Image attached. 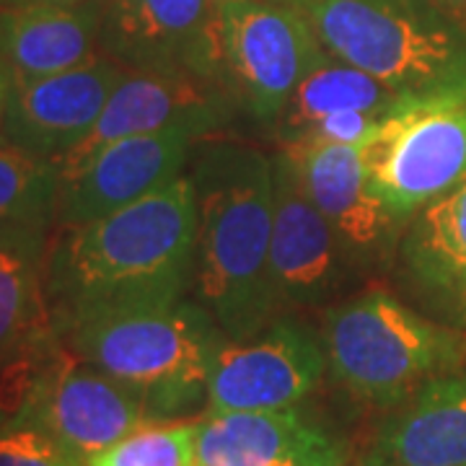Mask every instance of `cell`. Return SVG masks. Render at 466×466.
<instances>
[{"label": "cell", "instance_id": "obj_20", "mask_svg": "<svg viewBox=\"0 0 466 466\" xmlns=\"http://www.w3.org/2000/svg\"><path fill=\"white\" fill-rule=\"evenodd\" d=\"M404 104L407 101L389 91L381 81L324 50L300 78L272 133L283 143V148H290L327 116L348 112L391 116Z\"/></svg>", "mask_w": 466, "mask_h": 466}, {"label": "cell", "instance_id": "obj_16", "mask_svg": "<svg viewBox=\"0 0 466 466\" xmlns=\"http://www.w3.org/2000/svg\"><path fill=\"white\" fill-rule=\"evenodd\" d=\"M345 443L296 407L210 412L195 433V466H345Z\"/></svg>", "mask_w": 466, "mask_h": 466}, {"label": "cell", "instance_id": "obj_8", "mask_svg": "<svg viewBox=\"0 0 466 466\" xmlns=\"http://www.w3.org/2000/svg\"><path fill=\"white\" fill-rule=\"evenodd\" d=\"M368 187L401 220L466 177V94L407 101L363 146Z\"/></svg>", "mask_w": 466, "mask_h": 466}, {"label": "cell", "instance_id": "obj_11", "mask_svg": "<svg viewBox=\"0 0 466 466\" xmlns=\"http://www.w3.org/2000/svg\"><path fill=\"white\" fill-rule=\"evenodd\" d=\"M200 140L192 127L135 135L101 148L81 167L60 171L55 228L112 216L184 177Z\"/></svg>", "mask_w": 466, "mask_h": 466}, {"label": "cell", "instance_id": "obj_23", "mask_svg": "<svg viewBox=\"0 0 466 466\" xmlns=\"http://www.w3.org/2000/svg\"><path fill=\"white\" fill-rule=\"evenodd\" d=\"M198 422L153 420L91 456L86 466H195Z\"/></svg>", "mask_w": 466, "mask_h": 466}, {"label": "cell", "instance_id": "obj_18", "mask_svg": "<svg viewBox=\"0 0 466 466\" xmlns=\"http://www.w3.org/2000/svg\"><path fill=\"white\" fill-rule=\"evenodd\" d=\"M99 26V0L3 8L0 57L11 78L63 73L96 55Z\"/></svg>", "mask_w": 466, "mask_h": 466}, {"label": "cell", "instance_id": "obj_4", "mask_svg": "<svg viewBox=\"0 0 466 466\" xmlns=\"http://www.w3.org/2000/svg\"><path fill=\"white\" fill-rule=\"evenodd\" d=\"M321 47L404 101L466 94V26L435 0H306Z\"/></svg>", "mask_w": 466, "mask_h": 466}, {"label": "cell", "instance_id": "obj_2", "mask_svg": "<svg viewBox=\"0 0 466 466\" xmlns=\"http://www.w3.org/2000/svg\"><path fill=\"white\" fill-rule=\"evenodd\" d=\"M189 179L198 200L202 306L228 339H247L280 317L272 272V156L238 143L195 150Z\"/></svg>", "mask_w": 466, "mask_h": 466}, {"label": "cell", "instance_id": "obj_22", "mask_svg": "<svg viewBox=\"0 0 466 466\" xmlns=\"http://www.w3.org/2000/svg\"><path fill=\"white\" fill-rule=\"evenodd\" d=\"M45 257L0 244V370L57 339L42 283Z\"/></svg>", "mask_w": 466, "mask_h": 466}, {"label": "cell", "instance_id": "obj_19", "mask_svg": "<svg viewBox=\"0 0 466 466\" xmlns=\"http://www.w3.org/2000/svg\"><path fill=\"white\" fill-rule=\"evenodd\" d=\"M401 265L422 296L466 317V177L410 218Z\"/></svg>", "mask_w": 466, "mask_h": 466}, {"label": "cell", "instance_id": "obj_9", "mask_svg": "<svg viewBox=\"0 0 466 466\" xmlns=\"http://www.w3.org/2000/svg\"><path fill=\"white\" fill-rule=\"evenodd\" d=\"M327 370L324 342L293 314L275 317L247 339H226L208 379L210 412L299 407Z\"/></svg>", "mask_w": 466, "mask_h": 466}, {"label": "cell", "instance_id": "obj_13", "mask_svg": "<svg viewBox=\"0 0 466 466\" xmlns=\"http://www.w3.org/2000/svg\"><path fill=\"white\" fill-rule=\"evenodd\" d=\"M101 55L127 70L213 84L216 0H99Z\"/></svg>", "mask_w": 466, "mask_h": 466}, {"label": "cell", "instance_id": "obj_10", "mask_svg": "<svg viewBox=\"0 0 466 466\" xmlns=\"http://www.w3.org/2000/svg\"><path fill=\"white\" fill-rule=\"evenodd\" d=\"M272 244L269 272L280 314L314 309L339 293L358 267L319 213L288 150L272 156Z\"/></svg>", "mask_w": 466, "mask_h": 466}, {"label": "cell", "instance_id": "obj_5", "mask_svg": "<svg viewBox=\"0 0 466 466\" xmlns=\"http://www.w3.org/2000/svg\"><path fill=\"white\" fill-rule=\"evenodd\" d=\"M327 366L352 397L397 407L435 376L464 366L466 337L370 288L324 314Z\"/></svg>", "mask_w": 466, "mask_h": 466}, {"label": "cell", "instance_id": "obj_14", "mask_svg": "<svg viewBox=\"0 0 466 466\" xmlns=\"http://www.w3.org/2000/svg\"><path fill=\"white\" fill-rule=\"evenodd\" d=\"M236 116L231 101L213 84L187 73L127 70L99 119L76 148L57 161V171L81 167L94 153L135 135L192 127L202 137L226 127Z\"/></svg>", "mask_w": 466, "mask_h": 466}, {"label": "cell", "instance_id": "obj_24", "mask_svg": "<svg viewBox=\"0 0 466 466\" xmlns=\"http://www.w3.org/2000/svg\"><path fill=\"white\" fill-rule=\"evenodd\" d=\"M0 466H86V461L45 428L24 417L0 422Z\"/></svg>", "mask_w": 466, "mask_h": 466}, {"label": "cell", "instance_id": "obj_27", "mask_svg": "<svg viewBox=\"0 0 466 466\" xmlns=\"http://www.w3.org/2000/svg\"><path fill=\"white\" fill-rule=\"evenodd\" d=\"M45 3H78V0H0V8H21V5H45Z\"/></svg>", "mask_w": 466, "mask_h": 466}, {"label": "cell", "instance_id": "obj_12", "mask_svg": "<svg viewBox=\"0 0 466 466\" xmlns=\"http://www.w3.org/2000/svg\"><path fill=\"white\" fill-rule=\"evenodd\" d=\"M127 67L106 55L42 78H11L0 135L45 161H60L99 119Z\"/></svg>", "mask_w": 466, "mask_h": 466}, {"label": "cell", "instance_id": "obj_1", "mask_svg": "<svg viewBox=\"0 0 466 466\" xmlns=\"http://www.w3.org/2000/svg\"><path fill=\"white\" fill-rule=\"evenodd\" d=\"M198 272V200L189 174L112 216L55 228L42 265L52 329L91 314L171 306Z\"/></svg>", "mask_w": 466, "mask_h": 466}, {"label": "cell", "instance_id": "obj_7", "mask_svg": "<svg viewBox=\"0 0 466 466\" xmlns=\"http://www.w3.org/2000/svg\"><path fill=\"white\" fill-rule=\"evenodd\" d=\"M324 52L303 11L265 0H220L213 14V86L236 115L275 127Z\"/></svg>", "mask_w": 466, "mask_h": 466}, {"label": "cell", "instance_id": "obj_3", "mask_svg": "<svg viewBox=\"0 0 466 466\" xmlns=\"http://www.w3.org/2000/svg\"><path fill=\"white\" fill-rule=\"evenodd\" d=\"M81 360L135 391L150 420H174L208 400V379L228 339L202 303L91 314L55 329Z\"/></svg>", "mask_w": 466, "mask_h": 466}, {"label": "cell", "instance_id": "obj_17", "mask_svg": "<svg viewBox=\"0 0 466 466\" xmlns=\"http://www.w3.org/2000/svg\"><path fill=\"white\" fill-rule=\"evenodd\" d=\"M363 466H466V363L397 404L373 435Z\"/></svg>", "mask_w": 466, "mask_h": 466}, {"label": "cell", "instance_id": "obj_28", "mask_svg": "<svg viewBox=\"0 0 466 466\" xmlns=\"http://www.w3.org/2000/svg\"><path fill=\"white\" fill-rule=\"evenodd\" d=\"M216 3H220V0H216ZM265 3H280V5H293V8H303V3L306 0H265Z\"/></svg>", "mask_w": 466, "mask_h": 466}, {"label": "cell", "instance_id": "obj_25", "mask_svg": "<svg viewBox=\"0 0 466 466\" xmlns=\"http://www.w3.org/2000/svg\"><path fill=\"white\" fill-rule=\"evenodd\" d=\"M435 3L466 26V0H435Z\"/></svg>", "mask_w": 466, "mask_h": 466}, {"label": "cell", "instance_id": "obj_6", "mask_svg": "<svg viewBox=\"0 0 466 466\" xmlns=\"http://www.w3.org/2000/svg\"><path fill=\"white\" fill-rule=\"evenodd\" d=\"M0 410L45 428L84 461L153 422L140 397L52 339L3 370Z\"/></svg>", "mask_w": 466, "mask_h": 466}, {"label": "cell", "instance_id": "obj_15", "mask_svg": "<svg viewBox=\"0 0 466 466\" xmlns=\"http://www.w3.org/2000/svg\"><path fill=\"white\" fill-rule=\"evenodd\" d=\"M283 150L293 156L309 198L327 218L350 262L360 269L386 259L407 220L370 192L363 146L303 143Z\"/></svg>", "mask_w": 466, "mask_h": 466}, {"label": "cell", "instance_id": "obj_21", "mask_svg": "<svg viewBox=\"0 0 466 466\" xmlns=\"http://www.w3.org/2000/svg\"><path fill=\"white\" fill-rule=\"evenodd\" d=\"M60 171L0 135V244L47 254L57 213Z\"/></svg>", "mask_w": 466, "mask_h": 466}, {"label": "cell", "instance_id": "obj_29", "mask_svg": "<svg viewBox=\"0 0 466 466\" xmlns=\"http://www.w3.org/2000/svg\"><path fill=\"white\" fill-rule=\"evenodd\" d=\"M3 420H5V412H3V410H0V422H3Z\"/></svg>", "mask_w": 466, "mask_h": 466}, {"label": "cell", "instance_id": "obj_26", "mask_svg": "<svg viewBox=\"0 0 466 466\" xmlns=\"http://www.w3.org/2000/svg\"><path fill=\"white\" fill-rule=\"evenodd\" d=\"M8 84H11V76H8V67L0 57V122H3V109H5V96H8Z\"/></svg>", "mask_w": 466, "mask_h": 466}]
</instances>
